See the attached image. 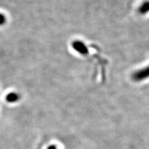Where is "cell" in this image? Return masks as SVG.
<instances>
[{
    "label": "cell",
    "mask_w": 149,
    "mask_h": 149,
    "mask_svg": "<svg viewBox=\"0 0 149 149\" xmlns=\"http://www.w3.org/2000/svg\"><path fill=\"white\" fill-rule=\"evenodd\" d=\"M132 78L135 81H142L149 78V66L143 68L132 74Z\"/></svg>",
    "instance_id": "6da1fadb"
},
{
    "label": "cell",
    "mask_w": 149,
    "mask_h": 149,
    "mask_svg": "<svg viewBox=\"0 0 149 149\" xmlns=\"http://www.w3.org/2000/svg\"><path fill=\"white\" fill-rule=\"evenodd\" d=\"M72 45L73 49L79 54L83 55H86L88 54V49L86 45L81 41H74Z\"/></svg>",
    "instance_id": "7a4b0ae2"
},
{
    "label": "cell",
    "mask_w": 149,
    "mask_h": 149,
    "mask_svg": "<svg viewBox=\"0 0 149 149\" xmlns=\"http://www.w3.org/2000/svg\"><path fill=\"white\" fill-rule=\"evenodd\" d=\"M138 12L141 15H145L149 12V1L143 2L138 8Z\"/></svg>",
    "instance_id": "3957f363"
},
{
    "label": "cell",
    "mask_w": 149,
    "mask_h": 149,
    "mask_svg": "<svg viewBox=\"0 0 149 149\" xmlns=\"http://www.w3.org/2000/svg\"><path fill=\"white\" fill-rule=\"evenodd\" d=\"M20 98V96L16 93H11L6 96V100L9 102H15L17 101Z\"/></svg>",
    "instance_id": "277c9868"
},
{
    "label": "cell",
    "mask_w": 149,
    "mask_h": 149,
    "mask_svg": "<svg viewBox=\"0 0 149 149\" xmlns=\"http://www.w3.org/2000/svg\"><path fill=\"white\" fill-rule=\"evenodd\" d=\"M6 21V17L4 16V15H3V14L0 13V26H3V24H5Z\"/></svg>",
    "instance_id": "5b68a950"
},
{
    "label": "cell",
    "mask_w": 149,
    "mask_h": 149,
    "mask_svg": "<svg viewBox=\"0 0 149 149\" xmlns=\"http://www.w3.org/2000/svg\"><path fill=\"white\" fill-rule=\"evenodd\" d=\"M47 149H57V147H56L55 146L52 145V146H49V147L47 148Z\"/></svg>",
    "instance_id": "8992f818"
}]
</instances>
